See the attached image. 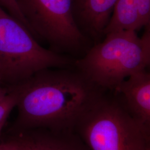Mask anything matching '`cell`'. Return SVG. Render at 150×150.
<instances>
[{
  "label": "cell",
  "instance_id": "cell-1",
  "mask_svg": "<svg viewBox=\"0 0 150 150\" xmlns=\"http://www.w3.org/2000/svg\"><path fill=\"white\" fill-rule=\"evenodd\" d=\"M17 85L18 113L11 129H73L81 116L107 91L75 65L39 71Z\"/></svg>",
  "mask_w": 150,
  "mask_h": 150
},
{
  "label": "cell",
  "instance_id": "cell-3",
  "mask_svg": "<svg viewBox=\"0 0 150 150\" xmlns=\"http://www.w3.org/2000/svg\"><path fill=\"white\" fill-rule=\"evenodd\" d=\"M91 150H150V131L134 120L113 90H107L73 129Z\"/></svg>",
  "mask_w": 150,
  "mask_h": 150
},
{
  "label": "cell",
  "instance_id": "cell-6",
  "mask_svg": "<svg viewBox=\"0 0 150 150\" xmlns=\"http://www.w3.org/2000/svg\"><path fill=\"white\" fill-rule=\"evenodd\" d=\"M0 150H91L74 129H10Z\"/></svg>",
  "mask_w": 150,
  "mask_h": 150
},
{
  "label": "cell",
  "instance_id": "cell-11",
  "mask_svg": "<svg viewBox=\"0 0 150 150\" xmlns=\"http://www.w3.org/2000/svg\"><path fill=\"white\" fill-rule=\"evenodd\" d=\"M0 5L5 8L6 10L8 12L9 15L20 22L22 25L29 30V27L23 16L22 15L16 0H0Z\"/></svg>",
  "mask_w": 150,
  "mask_h": 150
},
{
  "label": "cell",
  "instance_id": "cell-7",
  "mask_svg": "<svg viewBox=\"0 0 150 150\" xmlns=\"http://www.w3.org/2000/svg\"><path fill=\"white\" fill-rule=\"evenodd\" d=\"M113 91L129 115L150 131V74L147 69L130 75Z\"/></svg>",
  "mask_w": 150,
  "mask_h": 150
},
{
  "label": "cell",
  "instance_id": "cell-4",
  "mask_svg": "<svg viewBox=\"0 0 150 150\" xmlns=\"http://www.w3.org/2000/svg\"><path fill=\"white\" fill-rule=\"evenodd\" d=\"M76 59L41 46L27 27L0 5V75L2 86L16 85L46 69L74 66Z\"/></svg>",
  "mask_w": 150,
  "mask_h": 150
},
{
  "label": "cell",
  "instance_id": "cell-14",
  "mask_svg": "<svg viewBox=\"0 0 150 150\" xmlns=\"http://www.w3.org/2000/svg\"><path fill=\"white\" fill-rule=\"evenodd\" d=\"M0 85H2L1 84V75H0Z\"/></svg>",
  "mask_w": 150,
  "mask_h": 150
},
{
  "label": "cell",
  "instance_id": "cell-8",
  "mask_svg": "<svg viewBox=\"0 0 150 150\" xmlns=\"http://www.w3.org/2000/svg\"><path fill=\"white\" fill-rule=\"evenodd\" d=\"M117 0H73L72 12L81 32L94 45L102 41Z\"/></svg>",
  "mask_w": 150,
  "mask_h": 150
},
{
  "label": "cell",
  "instance_id": "cell-9",
  "mask_svg": "<svg viewBox=\"0 0 150 150\" xmlns=\"http://www.w3.org/2000/svg\"><path fill=\"white\" fill-rule=\"evenodd\" d=\"M150 25V0H117L104 36L121 31L137 32Z\"/></svg>",
  "mask_w": 150,
  "mask_h": 150
},
{
  "label": "cell",
  "instance_id": "cell-2",
  "mask_svg": "<svg viewBox=\"0 0 150 150\" xmlns=\"http://www.w3.org/2000/svg\"><path fill=\"white\" fill-rule=\"evenodd\" d=\"M141 37L136 31H121L106 34L75 66L97 85L114 90L130 75L147 69L150 64V25Z\"/></svg>",
  "mask_w": 150,
  "mask_h": 150
},
{
  "label": "cell",
  "instance_id": "cell-13",
  "mask_svg": "<svg viewBox=\"0 0 150 150\" xmlns=\"http://www.w3.org/2000/svg\"><path fill=\"white\" fill-rule=\"evenodd\" d=\"M3 127H4V126L0 127V135H1V133H2V129H3Z\"/></svg>",
  "mask_w": 150,
  "mask_h": 150
},
{
  "label": "cell",
  "instance_id": "cell-10",
  "mask_svg": "<svg viewBox=\"0 0 150 150\" xmlns=\"http://www.w3.org/2000/svg\"><path fill=\"white\" fill-rule=\"evenodd\" d=\"M8 87V92L0 100V127L5 125L7 117L12 109L16 106L19 96L17 85Z\"/></svg>",
  "mask_w": 150,
  "mask_h": 150
},
{
  "label": "cell",
  "instance_id": "cell-12",
  "mask_svg": "<svg viewBox=\"0 0 150 150\" xmlns=\"http://www.w3.org/2000/svg\"><path fill=\"white\" fill-rule=\"evenodd\" d=\"M8 91V87L0 85V100L7 94Z\"/></svg>",
  "mask_w": 150,
  "mask_h": 150
},
{
  "label": "cell",
  "instance_id": "cell-5",
  "mask_svg": "<svg viewBox=\"0 0 150 150\" xmlns=\"http://www.w3.org/2000/svg\"><path fill=\"white\" fill-rule=\"evenodd\" d=\"M16 1L33 36L52 51L78 59L93 46L75 22L73 0Z\"/></svg>",
  "mask_w": 150,
  "mask_h": 150
}]
</instances>
